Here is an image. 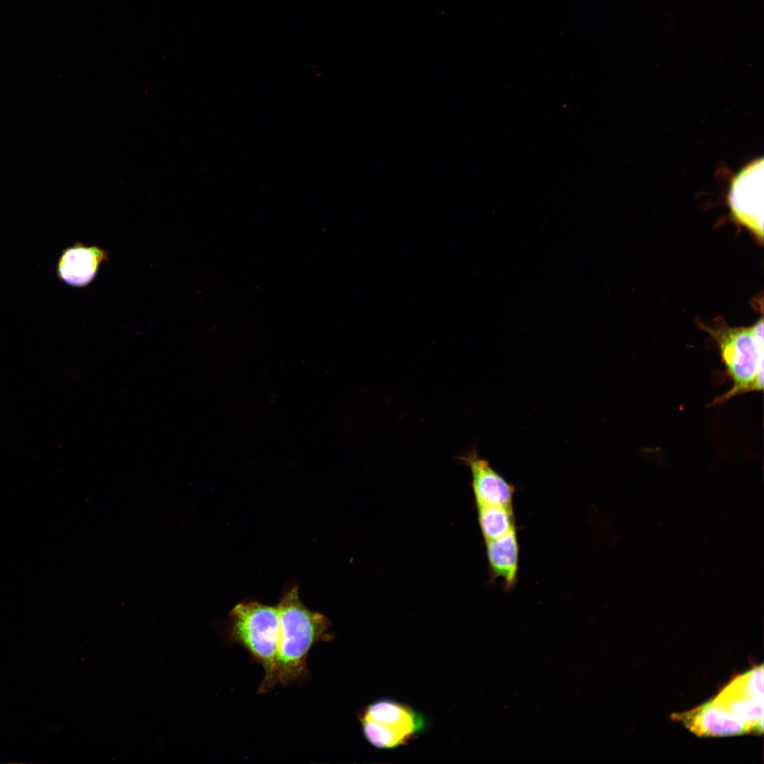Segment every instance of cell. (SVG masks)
<instances>
[{
  "mask_svg": "<svg viewBox=\"0 0 764 764\" xmlns=\"http://www.w3.org/2000/svg\"><path fill=\"white\" fill-rule=\"evenodd\" d=\"M471 473V486L477 506L512 507L515 487L495 470L477 450L458 457Z\"/></svg>",
  "mask_w": 764,
  "mask_h": 764,
  "instance_id": "cell-6",
  "label": "cell"
},
{
  "mask_svg": "<svg viewBox=\"0 0 764 764\" xmlns=\"http://www.w3.org/2000/svg\"><path fill=\"white\" fill-rule=\"evenodd\" d=\"M230 639L244 647L264 668L257 693L271 690L277 684L275 663L279 637L277 606L255 601L237 604L230 613Z\"/></svg>",
  "mask_w": 764,
  "mask_h": 764,
  "instance_id": "cell-3",
  "label": "cell"
},
{
  "mask_svg": "<svg viewBox=\"0 0 764 764\" xmlns=\"http://www.w3.org/2000/svg\"><path fill=\"white\" fill-rule=\"evenodd\" d=\"M488 566L493 579H501L506 589L514 587L519 569V545L516 530L485 541Z\"/></svg>",
  "mask_w": 764,
  "mask_h": 764,
  "instance_id": "cell-9",
  "label": "cell"
},
{
  "mask_svg": "<svg viewBox=\"0 0 764 764\" xmlns=\"http://www.w3.org/2000/svg\"><path fill=\"white\" fill-rule=\"evenodd\" d=\"M726 688L740 695L763 701V665L738 676Z\"/></svg>",
  "mask_w": 764,
  "mask_h": 764,
  "instance_id": "cell-12",
  "label": "cell"
},
{
  "mask_svg": "<svg viewBox=\"0 0 764 764\" xmlns=\"http://www.w3.org/2000/svg\"><path fill=\"white\" fill-rule=\"evenodd\" d=\"M476 507L479 526L485 541L497 539L516 529L513 506Z\"/></svg>",
  "mask_w": 764,
  "mask_h": 764,
  "instance_id": "cell-10",
  "label": "cell"
},
{
  "mask_svg": "<svg viewBox=\"0 0 764 764\" xmlns=\"http://www.w3.org/2000/svg\"><path fill=\"white\" fill-rule=\"evenodd\" d=\"M277 608L279 627L275 678L277 683L289 685L306 678V659L313 646L333 636L328 632L329 620L303 604L297 587L288 591Z\"/></svg>",
  "mask_w": 764,
  "mask_h": 764,
  "instance_id": "cell-1",
  "label": "cell"
},
{
  "mask_svg": "<svg viewBox=\"0 0 764 764\" xmlns=\"http://www.w3.org/2000/svg\"><path fill=\"white\" fill-rule=\"evenodd\" d=\"M681 722L700 736H730L751 731V728L713 700L689 712L674 714Z\"/></svg>",
  "mask_w": 764,
  "mask_h": 764,
  "instance_id": "cell-7",
  "label": "cell"
},
{
  "mask_svg": "<svg viewBox=\"0 0 764 764\" xmlns=\"http://www.w3.org/2000/svg\"><path fill=\"white\" fill-rule=\"evenodd\" d=\"M751 728L763 718V701L736 694L727 688L713 700Z\"/></svg>",
  "mask_w": 764,
  "mask_h": 764,
  "instance_id": "cell-11",
  "label": "cell"
},
{
  "mask_svg": "<svg viewBox=\"0 0 764 764\" xmlns=\"http://www.w3.org/2000/svg\"><path fill=\"white\" fill-rule=\"evenodd\" d=\"M763 159L748 166L735 178L729 195L734 219L760 241L763 239Z\"/></svg>",
  "mask_w": 764,
  "mask_h": 764,
  "instance_id": "cell-5",
  "label": "cell"
},
{
  "mask_svg": "<svg viewBox=\"0 0 764 764\" xmlns=\"http://www.w3.org/2000/svg\"><path fill=\"white\" fill-rule=\"evenodd\" d=\"M359 720L366 741L379 749L406 745L427 727V719L422 713L388 698L368 705L360 714Z\"/></svg>",
  "mask_w": 764,
  "mask_h": 764,
  "instance_id": "cell-4",
  "label": "cell"
},
{
  "mask_svg": "<svg viewBox=\"0 0 764 764\" xmlns=\"http://www.w3.org/2000/svg\"><path fill=\"white\" fill-rule=\"evenodd\" d=\"M698 326L715 341L724 373L731 387L709 406L722 405L732 398L763 389V318L748 327L732 328L720 318Z\"/></svg>",
  "mask_w": 764,
  "mask_h": 764,
  "instance_id": "cell-2",
  "label": "cell"
},
{
  "mask_svg": "<svg viewBox=\"0 0 764 764\" xmlns=\"http://www.w3.org/2000/svg\"><path fill=\"white\" fill-rule=\"evenodd\" d=\"M107 253L100 248L82 243L64 249L57 263V274L62 282L75 287L90 284L95 278Z\"/></svg>",
  "mask_w": 764,
  "mask_h": 764,
  "instance_id": "cell-8",
  "label": "cell"
}]
</instances>
